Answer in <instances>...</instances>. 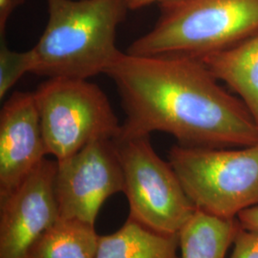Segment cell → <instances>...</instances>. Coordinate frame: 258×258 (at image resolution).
Masks as SVG:
<instances>
[{
    "instance_id": "1",
    "label": "cell",
    "mask_w": 258,
    "mask_h": 258,
    "mask_svg": "<svg viewBox=\"0 0 258 258\" xmlns=\"http://www.w3.org/2000/svg\"><path fill=\"white\" fill-rule=\"evenodd\" d=\"M125 114L118 138L170 134L187 148H243L258 144V124L199 57L121 52L105 72Z\"/></svg>"
},
{
    "instance_id": "2",
    "label": "cell",
    "mask_w": 258,
    "mask_h": 258,
    "mask_svg": "<svg viewBox=\"0 0 258 258\" xmlns=\"http://www.w3.org/2000/svg\"><path fill=\"white\" fill-rule=\"evenodd\" d=\"M48 21L32 48V74L88 80L105 74L120 55L117 30L128 0H46Z\"/></svg>"
},
{
    "instance_id": "3",
    "label": "cell",
    "mask_w": 258,
    "mask_h": 258,
    "mask_svg": "<svg viewBox=\"0 0 258 258\" xmlns=\"http://www.w3.org/2000/svg\"><path fill=\"white\" fill-rule=\"evenodd\" d=\"M159 6L155 25L129 45L127 54L202 57L258 34V0H178Z\"/></svg>"
},
{
    "instance_id": "4",
    "label": "cell",
    "mask_w": 258,
    "mask_h": 258,
    "mask_svg": "<svg viewBox=\"0 0 258 258\" xmlns=\"http://www.w3.org/2000/svg\"><path fill=\"white\" fill-rule=\"evenodd\" d=\"M168 162L196 210L236 219L258 206V144L238 149L176 145Z\"/></svg>"
},
{
    "instance_id": "5",
    "label": "cell",
    "mask_w": 258,
    "mask_h": 258,
    "mask_svg": "<svg viewBox=\"0 0 258 258\" xmlns=\"http://www.w3.org/2000/svg\"><path fill=\"white\" fill-rule=\"evenodd\" d=\"M34 96L48 155L55 160L93 141L120 136L121 124L106 94L88 80L49 78Z\"/></svg>"
},
{
    "instance_id": "6",
    "label": "cell",
    "mask_w": 258,
    "mask_h": 258,
    "mask_svg": "<svg viewBox=\"0 0 258 258\" xmlns=\"http://www.w3.org/2000/svg\"><path fill=\"white\" fill-rule=\"evenodd\" d=\"M120 160L129 216L153 231H181L196 208L169 162L155 152L150 136L113 140Z\"/></svg>"
},
{
    "instance_id": "7",
    "label": "cell",
    "mask_w": 258,
    "mask_h": 258,
    "mask_svg": "<svg viewBox=\"0 0 258 258\" xmlns=\"http://www.w3.org/2000/svg\"><path fill=\"white\" fill-rule=\"evenodd\" d=\"M56 161L55 194L59 216L94 225L104 202L123 192L124 178L113 140H96Z\"/></svg>"
},
{
    "instance_id": "8",
    "label": "cell",
    "mask_w": 258,
    "mask_h": 258,
    "mask_svg": "<svg viewBox=\"0 0 258 258\" xmlns=\"http://www.w3.org/2000/svg\"><path fill=\"white\" fill-rule=\"evenodd\" d=\"M56 161L44 159L0 199V258H28L33 245L60 216L55 194Z\"/></svg>"
},
{
    "instance_id": "9",
    "label": "cell",
    "mask_w": 258,
    "mask_h": 258,
    "mask_svg": "<svg viewBox=\"0 0 258 258\" xmlns=\"http://www.w3.org/2000/svg\"><path fill=\"white\" fill-rule=\"evenodd\" d=\"M48 155L34 93L16 91L0 112V199Z\"/></svg>"
},
{
    "instance_id": "10",
    "label": "cell",
    "mask_w": 258,
    "mask_h": 258,
    "mask_svg": "<svg viewBox=\"0 0 258 258\" xmlns=\"http://www.w3.org/2000/svg\"><path fill=\"white\" fill-rule=\"evenodd\" d=\"M199 58L218 81L239 96L258 124V34Z\"/></svg>"
},
{
    "instance_id": "11",
    "label": "cell",
    "mask_w": 258,
    "mask_h": 258,
    "mask_svg": "<svg viewBox=\"0 0 258 258\" xmlns=\"http://www.w3.org/2000/svg\"><path fill=\"white\" fill-rule=\"evenodd\" d=\"M179 234L148 229L128 217L120 229L100 235L96 258H179Z\"/></svg>"
},
{
    "instance_id": "12",
    "label": "cell",
    "mask_w": 258,
    "mask_h": 258,
    "mask_svg": "<svg viewBox=\"0 0 258 258\" xmlns=\"http://www.w3.org/2000/svg\"><path fill=\"white\" fill-rule=\"evenodd\" d=\"M236 219L196 210L178 232L181 258H225L239 229Z\"/></svg>"
},
{
    "instance_id": "13",
    "label": "cell",
    "mask_w": 258,
    "mask_h": 258,
    "mask_svg": "<svg viewBox=\"0 0 258 258\" xmlns=\"http://www.w3.org/2000/svg\"><path fill=\"white\" fill-rule=\"evenodd\" d=\"M99 240L94 225L59 217L36 241L28 258H96Z\"/></svg>"
},
{
    "instance_id": "14",
    "label": "cell",
    "mask_w": 258,
    "mask_h": 258,
    "mask_svg": "<svg viewBox=\"0 0 258 258\" xmlns=\"http://www.w3.org/2000/svg\"><path fill=\"white\" fill-rule=\"evenodd\" d=\"M35 57L33 50L19 52L7 46L5 37L0 43V99L3 100L15 84L27 73H33Z\"/></svg>"
},
{
    "instance_id": "15",
    "label": "cell",
    "mask_w": 258,
    "mask_h": 258,
    "mask_svg": "<svg viewBox=\"0 0 258 258\" xmlns=\"http://www.w3.org/2000/svg\"><path fill=\"white\" fill-rule=\"evenodd\" d=\"M233 245L230 258H258V231L247 230L240 225Z\"/></svg>"
},
{
    "instance_id": "16",
    "label": "cell",
    "mask_w": 258,
    "mask_h": 258,
    "mask_svg": "<svg viewBox=\"0 0 258 258\" xmlns=\"http://www.w3.org/2000/svg\"><path fill=\"white\" fill-rule=\"evenodd\" d=\"M25 0H0V37H5L10 17Z\"/></svg>"
},
{
    "instance_id": "17",
    "label": "cell",
    "mask_w": 258,
    "mask_h": 258,
    "mask_svg": "<svg viewBox=\"0 0 258 258\" xmlns=\"http://www.w3.org/2000/svg\"><path fill=\"white\" fill-rule=\"evenodd\" d=\"M237 220L243 228L258 231V206L240 212L237 216Z\"/></svg>"
},
{
    "instance_id": "18",
    "label": "cell",
    "mask_w": 258,
    "mask_h": 258,
    "mask_svg": "<svg viewBox=\"0 0 258 258\" xmlns=\"http://www.w3.org/2000/svg\"><path fill=\"white\" fill-rule=\"evenodd\" d=\"M173 1H178V0H128V6L130 11H135V10L145 8L147 6L155 4V3L160 5L163 3L173 2Z\"/></svg>"
}]
</instances>
